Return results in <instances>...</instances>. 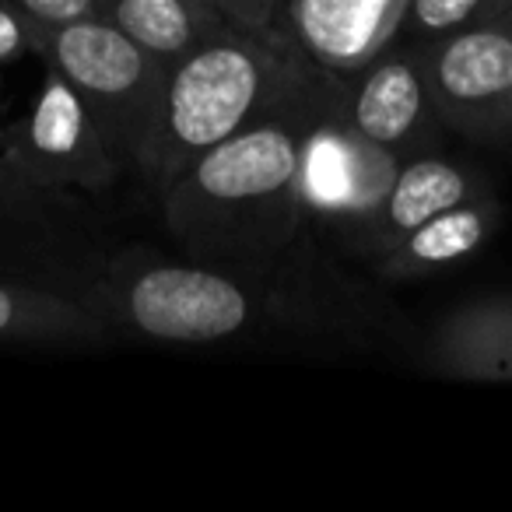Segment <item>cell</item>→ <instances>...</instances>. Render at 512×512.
<instances>
[{
    "mask_svg": "<svg viewBox=\"0 0 512 512\" xmlns=\"http://www.w3.org/2000/svg\"><path fill=\"white\" fill-rule=\"evenodd\" d=\"M74 295L116 337L155 344L204 348L260 334L365 341L400 330V313L351 281L309 232L264 274L113 246Z\"/></svg>",
    "mask_w": 512,
    "mask_h": 512,
    "instance_id": "1",
    "label": "cell"
},
{
    "mask_svg": "<svg viewBox=\"0 0 512 512\" xmlns=\"http://www.w3.org/2000/svg\"><path fill=\"white\" fill-rule=\"evenodd\" d=\"M341 81L313 85L190 162L162 193V218L183 256L264 274L309 232L306 162L337 113Z\"/></svg>",
    "mask_w": 512,
    "mask_h": 512,
    "instance_id": "2",
    "label": "cell"
},
{
    "mask_svg": "<svg viewBox=\"0 0 512 512\" xmlns=\"http://www.w3.org/2000/svg\"><path fill=\"white\" fill-rule=\"evenodd\" d=\"M320 74L281 18L264 29L228 25L165 67L162 106L141 183L158 197L204 151L285 106Z\"/></svg>",
    "mask_w": 512,
    "mask_h": 512,
    "instance_id": "3",
    "label": "cell"
},
{
    "mask_svg": "<svg viewBox=\"0 0 512 512\" xmlns=\"http://www.w3.org/2000/svg\"><path fill=\"white\" fill-rule=\"evenodd\" d=\"M36 60L71 81L127 176L141 179L162 106V60L130 43L106 18L39 32Z\"/></svg>",
    "mask_w": 512,
    "mask_h": 512,
    "instance_id": "4",
    "label": "cell"
},
{
    "mask_svg": "<svg viewBox=\"0 0 512 512\" xmlns=\"http://www.w3.org/2000/svg\"><path fill=\"white\" fill-rule=\"evenodd\" d=\"M0 158L25 183L53 193L92 197L127 179V169L102 137L81 95L50 64H43L29 109L0 127Z\"/></svg>",
    "mask_w": 512,
    "mask_h": 512,
    "instance_id": "5",
    "label": "cell"
},
{
    "mask_svg": "<svg viewBox=\"0 0 512 512\" xmlns=\"http://www.w3.org/2000/svg\"><path fill=\"white\" fill-rule=\"evenodd\" d=\"M109 249L85 197L39 190L0 158V278L74 292Z\"/></svg>",
    "mask_w": 512,
    "mask_h": 512,
    "instance_id": "6",
    "label": "cell"
},
{
    "mask_svg": "<svg viewBox=\"0 0 512 512\" xmlns=\"http://www.w3.org/2000/svg\"><path fill=\"white\" fill-rule=\"evenodd\" d=\"M442 130L488 151H512V8L425 50Z\"/></svg>",
    "mask_w": 512,
    "mask_h": 512,
    "instance_id": "7",
    "label": "cell"
},
{
    "mask_svg": "<svg viewBox=\"0 0 512 512\" xmlns=\"http://www.w3.org/2000/svg\"><path fill=\"white\" fill-rule=\"evenodd\" d=\"M337 123L362 141L397 155L432 148L442 123L428 88L425 50L393 43L365 71L341 81Z\"/></svg>",
    "mask_w": 512,
    "mask_h": 512,
    "instance_id": "8",
    "label": "cell"
},
{
    "mask_svg": "<svg viewBox=\"0 0 512 512\" xmlns=\"http://www.w3.org/2000/svg\"><path fill=\"white\" fill-rule=\"evenodd\" d=\"M488 190L491 179L477 165H470L467 158L446 155L435 144L411 151V155L400 158L379 204L344 235V242H348L351 253L372 264L386 249L397 246L407 232L425 225L428 218Z\"/></svg>",
    "mask_w": 512,
    "mask_h": 512,
    "instance_id": "9",
    "label": "cell"
},
{
    "mask_svg": "<svg viewBox=\"0 0 512 512\" xmlns=\"http://www.w3.org/2000/svg\"><path fill=\"white\" fill-rule=\"evenodd\" d=\"M407 0H281V25L299 50L330 74L348 81L400 43Z\"/></svg>",
    "mask_w": 512,
    "mask_h": 512,
    "instance_id": "10",
    "label": "cell"
},
{
    "mask_svg": "<svg viewBox=\"0 0 512 512\" xmlns=\"http://www.w3.org/2000/svg\"><path fill=\"white\" fill-rule=\"evenodd\" d=\"M425 365L467 383H512V288L449 309L428 330Z\"/></svg>",
    "mask_w": 512,
    "mask_h": 512,
    "instance_id": "11",
    "label": "cell"
},
{
    "mask_svg": "<svg viewBox=\"0 0 512 512\" xmlns=\"http://www.w3.org/2000/svg\"><path fill=\"white\" fill-rule=\"evenodd\" d=\"M505 225V204L495 190L477 193L456 207H446L425 225L407 232L393 249H386L379 260H372L376 278L386 285H404V281L435 278L449 267L467 264L470 256L491 246Z\"/></svg>",
    "mask_w": 512,
    "mask_h": 512,
    "instance_id": "12",
    "label": "cell"
},
{
    "mask_svg": "<svg viewBox=\"0 0 512 512\" xmlns=\"http://www.w3.org/2000/svg\"><path fill=\"white\" fill-rule=\"evenodd\" d=\"M116 334L74 292L0 278V344L29 348H106Z\"/></svg>",
    "mask_w": 512,
    "mask_h": 512,
    "instance_id": "13",
    "label": "cell"
},
{
    "mask_svg": "<svg viewBox=\"0 0 512 512\" xmlns=\"http://www.w3.org/2000/svg\"><path fill=\"white\" fill-rule=\"evenodd\" d=\"M102 18L165 67L235 25L211 0H102Z\"/></svg>",
    "mask_w": 512,
    "mask_h": 512,
    "instance_id": "14",
    "label": "cell"
},
{
    "mask_svg": "<svg viewBox=\"0 0 512 512\" xmlns=\"http://www.w3.org/2000/svg\"><path fill=\"white\" fill-rule=\"evenodd\" d=\"M505 8H512V0H407L400 43L428 50L439 39L456 36Z\"/></svg>",
    "mask_w": 512,
    "mask_h": 512,
    "instance_id": "15",
    "label": "cell"
},
{
    "mask_svg": "<svg viewBox=\"0 0 512 512\" xmlns=\"http://www.w3.org/2000/svg\"><path fill=\"white\" fill-rule=\"evenodd\" d=\"M39 29L15 0H0V74L22 57H36Z\"/></svg>",
    "mask_w": 512,
    "mask_h": 512,
    "instance_id": "16",
    "label": "cell"
},
{
    "mask_svg": "<svg viewBox=\"0 0 512 512\" xmlns=\"http://www.w3.org/2000/svg\"><path fill=\"white\" fill-rule=\"evenodd\" d=\"M15 4L29 15V22L39 32H53L74 22L102 18V0H15Z\"/></svg>",
    "mask_w": 512,
    "mask_h": 512,
    "instance_id": "17",
    "label": "cell"
},
{
    "mask_svg": "<svg viewBox=\"0 0 512 512\" xmlns=\"http://www.w3.org/2000/svg\"><path fill=\"white\" fill-rule=\"evenodd\" d=\"M211 4L235 25H249V29H264L281 18V0H211Z\"/></svg>",
    "mask_w": 512,
    "mask_h": 512,
    "instance_id": "18",
    "label": "cell"
}]
</instances>
